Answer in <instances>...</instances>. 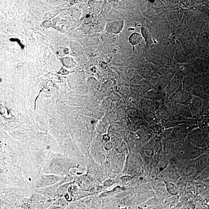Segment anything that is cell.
Here are the masks:
<instances>
[{
	"label": "cell",
	"mask_w": 209,
	"mask_h": 209,
	"mask_svg": "<svg viewBox=\"0 0 209 209\" xmlns=\"http://www.w3.org/2000/svg\"><path fill=\"white\" fill-rule=\"evenodd\" d=\"M192 98V95L189 92H185L180 88L170 98L173 102L181 104L187 105L189 104Z\"/></svg>",
	"instance_id": "cell-1"
},
{
	"label": "cell",
	"mask_w": 209,
	"mask_h": 209,
	"mask_svg": "<svg viewBox=\"0 0 209 209\" xmlns=\"http://www.w3.org/2000/svg\"><path fill=\"white\" fill-rule=\"evenodd\" d=\"M180 85L179 79L176 76L173 77L167 87V94L168 97L170 98L180 88Z\"/></svg>",
	"instance_id": "cell-2"
},
{
	"label": "cell",
	"mask_w": 209,
	"mask_h": 209,
	"mask_svg": "<svg viewBox=\"0 0 209 209\" xmlns=\"http://www.w3.org/2000/svg\"><path fill=\"white\" fill-rule=\"evenodd\" d=\"M172 78V75H170L163 76L160 77L157 86V90L159 91H162L165 88L167 87Z\"/></svg>",
	"instance_id": "cell-3"
},
{
	"label": "cell",
	"mask_w": 209,
	"mask_h": 209,
	"mask_svg": "<svg viewBox=\"0 0 209 209\" xmlns=\"http://www.w3.org/2000/svg\"><path fill=\"white\" fill-rule=\"evenodd\" d=\"M198 103V99L197 98H192L189 104V109L192 114H195L198 111L200 106Z\"/></svg>",
	"instance_id": "cell-4"
},
{
	"label": "cell",
	"mask_w": 209,
	"mask_h": 209,
	"mask_svg": "<svg viewBox=\"0 0 209 209\" xmlns=\"http://www.w3.org/2000/svg\"><path fill=\"white\" fill-rule=\"evenodd\" d=\"M130 42L132 45L138 44L142 40V37L140 34L135 33L132 34L130 37Z\"/></svg>",
	"instance_id": "cell-5"
},
{
	"label": "cell",
	"mask_w": 209,
	"mask_h": 209,
	"mask_svg": "<svg viewBox=\"0 0 209 209\" xmlns=\"http://www.w3.org/2000/svg\"><path fill=\"white\" fill-rule=\"evenodd\" d=\"M192 83L189 79L185 80L184 82L183 90L186 92H189V91H192Z\"/></svg>",
	"instance_id": "cell-6"
},
{
	"label": "cell",
	"mask_w": 209,
	"mask_h": 209,
	"mask_svg": "<svg viewBox=\"0 0 209 209\" xmlns=\"http://www.w3.org/2000/svg\"><path fill=\"white\" fill-rule=\"evenodd\" d=\"M164 107H162L160 109V112H159V114H160V117H162L164 119H167L169 117L168 115V111L165 109Z\"/></svg>",
	"instance_id": "cell-7"
}]
</instances>
